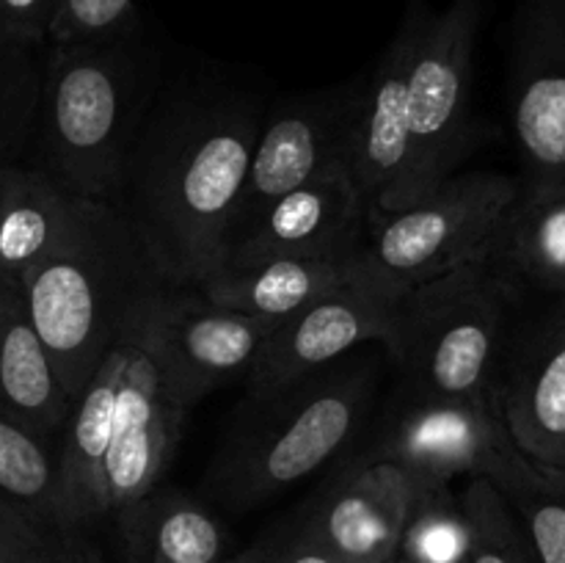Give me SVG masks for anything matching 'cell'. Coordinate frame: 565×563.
<instances>
[{
	"mask_svg": "<svg viewBox=\"0 0 565 563\" xmlns=\"http://www.w3.org/2000/svg\"><path fill=\"white\" fill-rule=\"evenodd\" d=\"M263 116L241 88L163 75L108 204L171 287L213 270Z\"/></svg>",
	"mask_w": 565,
	"mask_h": 563,
	"instance_id": "cell-1",
	"label": "cell"
},
{
	"mask_svg": "<svg viewBox=\"0 0 565 563\" xmlns=\"http://www.w3.org/2000/svg\"><path fill=\"white\" fill-rule=\"evenodd\" d=\"M163 75V55L149 28L119 42L44 44L42 94L25 160L70 196L110 202Z\"/></svg>",
	"mask_w": 565,
	"mask_h": 563,
	"instance_id": "cell-2",
	"label": "cell"
},
{
	"mask_svg": "<svg viewBox=\"0 0 565 563\" xmlns=\"http://www.w3.org/2000/svg\"><path fill=\"white\" fill-rule=\"evenodd\" d=\"M171 287L108 202H83L66 241L22 282L33 331L72 403L103 364L127 320Z\"/></svg>",
	"mask_w": 565,
	"mask_h": 563,
	"instance_id": "cell-3",
	"label": "cell"
},
{
	"mask_svg": "<svg viewBox=\"0 0 565 563\" xmlns=\"http://www.w3.org/2000/svg\"><path fill=\"white\" fill-rule=\"evenodd\" d=\"M370 397V370L337 362L276 395L248 397L204 489L230 508L259 506L334 458L362 425Z\"/></svg>",
	"mask_w": 565,
	"mask_h": 563,
	"instance_id": "cell-4",
	"label": "cell"
},
{
	"mask_svg": "<svg viewBox=\"0 0 565 563\" xmlns=\"http://www.w3.org/2000/svg\"><path fill=\"white\" fill-rule=\"evenodd\" d=\"M524 293L489 259L463 263L397 301L395 340L386 351L406 397L472 401L497 397L502 357Z\"/></svg>",
	"mask_w": 565,
	"mask_h": 563,
	"instance_id": "cell-5",
	"label": "cell"
},
{
	"mask_svg": "<svg viewBox=\"0 0 565 563\" xmlns=\"http://www.w3.org/2000/svg\"><path fill=\"white\" fill-rule=\"evenodd\" d=\"M519 193V177L456 171L406 208L367 215L362 246L348 259V282L397 301L414 287L483 257Z\"/></svg>",
	"mask_w": 565,
	"mask_h": 563,
	"instance_id": "cell-6",
	"label": "cell"
},
{
	"mask_svg": "<svg viewBox=\"0 0 565 563\" xmlns=\"http://www.w3.org/2000/svg\"><path fill=\"white\" fill-rule=\"evenodd\" d=\"M364 456L395 464L412 484H450L467 475L491 480L505 497L563 475L533 461L516 445L497 397H403Z\"/></svg>",
	"mask_w": 565,
	"mask_h": 563,
	"instance_id": "cell-7",
	"label": "cell"
},
{
	"mask_svg": "<svg viewBox=\"0 0 565 563\" xmlns=\"http://www.w3.org/2000/svg\"><path fill=\"white\" fill-rule=\"evenodd\" d=\"M483 25V0H452L430 9L408 72V204L456 174L478 141L472 121L475 44Z\"/></svg>",
	"mask_w": 565,
	"mask_h": 563,
	"instance_id": "cell-8",
	"label": "cell"
},
{
	"mask_svg": "<svg viewBox=\"0 0 565 563\" xmlns=\"http://www.w3.org/2000/svg\"><path fill=\"white\" fill-rule=\"evenodd\" d=\"M169 287L132 315V346L116 401L114 431L99 475V519L158 489L180 445L188 408L177 403L160 357V318Z\"/></svg>",
	"mask_w": 565,
	"mask_h": 563,
	"instance_id": "cell-9",
	"label": "cell"
},
{
	"mask_svg": "<svg viewBox=\"0 0 565 563\" xmlns=\"http://www.w3.org/2000/svg\"><path fill=\"white\" fill-rule=\"evenodd\" d=\"M362 94L364 77L326 92L298 94L265 110L226 230L248 221L285 193L329 174L337 166L351 169Z\"/></svg>",
	"mask_w": 565,
	"mask_h": 563,
	"instance_id": "cell-10",
	"label": "cell"
},
{
	"mask_svg": "<svg viewBox=\"0 0 565 563\" xmlns=\"http://www.w3.org/2000/svg\"><path fill=\"white\" fill-rule=\"evenodd\" d=\"M508 103L522 193L565 188V0H516Z\"/></svg>",
	"mask_w": 565,
	"mask_h": 563,
	"instance_id": "cell-11",
	"label": "cell"
},
{
	"mask_svg": "<svg viewBox=\"0 0 565 563\" xmlns=\"http://www.w3.org/2000/svg\"><path fill=\"white\" fill-rule=\"evenodd\" d=\"M367 230V208L348 166L285 193L243 224L226 230L215 268L274 257L351 259Z\"/></svg>",
	"mask_w": 565,
	"mask_h": 563,
	"instance_id": "cell-12",
	"label": "cell"
},
{
	"mask_svg": "<svg viewBox=\"0 0 565 563\" xmlns=\"http://www.w3.org/2000/svg\"><path fill=\"white\" fill-rule=\"evenodd\" d=\"M397 301L356 282H345L276 320L252 373L246 375L248 397L257 401L276 395L364 342L375 340L390 348L395 340Z\"/></svg>",
	"mask_w": 565,
	"mask_h": 563,
	"instance_id": "cell-13",
	"label": "cell"
},
{
	"mask_svg": "<svg viewBox=\"0 0 565 563\" xmlns=\"http://www.w3.org/2000/svg\"><path fill=\"white\" fill-rule=\"evenodd\" d=\"M497 401L516 445L533 461L565 472V296H544L524 318L516 312Z\"/></svg>",
	"mask_w": 565,
	"mask_h": 563,
	"instance_id": "cell-14",
	"label": "cell"
},
{
	"mask_svg": "<svg viewBox=\"0 0 565 563\" xmlns=\"http://www.w3.org/2000/svg\"><path fill=\"white\" fill-rule=\"evenodd\" d=\"M428 14V0H406V11L390 47L364 77L351 174L367 215L392 213L408 204V72Z\"/></svg>",
	"mask_w": 565,
	"mask_h": 563,
	"instance_id": "cell-15",
	"label": "cell"
},
{
	"mask_svg": "<svg viewBox=\"0 0 565 563\" xmlns=\"http://www.w3.org/2000/svg\"><path fill=\"white\" fill-rule=\"evenodd\" d=\"M276 320L210 304L196 287H169L160 318V357L182 408L235 379H246Z\"/></svg>",
	"mask_w": 565,
	"mask_h": 563,
	"instance_id": "cell-16",
	"label": "cell"
},
{
	"mask_svg": "<svg viewBox=\"0 0 565 563\" xmlns=\"http://www.w3.org/2000/svg\"><path fill=\"white\" fill-rule=\"evenodd\" d=\"M412 491L401 467L362 456L309 508L303 528L342 563H392Z\"/></svg>",
	"mask_w": 565,
	"mask_h": 563,
	"instance_id": "cell-17",
	"label": "cell"
},
{
	"mask_svg": "<svg viewBox=\"0 0 565 563\" xmlns=\"http://www.w3.org/2000/svg\"><path fill=\"white\" fill-rule=\"evenodd\" d=\"M130 346L132 318L75 397L70 417L55 439V522L86 528L99 519V475L110 445Z\"/></svg>",
	"mask_w": 565,
	"mask_h": 563,
	"instance_id": "cell-18",
	"label": "cell"
},
{
	"mask_svg": "<svg viewBox=\"0 0 565 563\" xmlns=\"http://www.w3.org/2000/svg\"><path fill=\"white\" fill-rule=\"evenodd\" d=\"M28 160L0 166V276L22 290L75 226L81 204Z\"/></svg>",
	"mask_w": 565,
	"mask_h": 563,
	"instance_id": "cell-19",
	"label": "cell"
},
{
	"mask_svg": "<svg viewBox=\"0 0 565 563\" xmlns=\"http://www.w3.org/2000/svg\"><path fill=\"white\" fill-rule=\"evenodd\" d=\"M0 406L53 445L72 412L33 331L22 290L0 276Z\"/></svg>",
	"mask_w": 565,
	"mask_h": 563,
	"instance_id": "cell-20",
	"label": "cell"
},
{
	"mask_svg": "<svg viewBox=\"0 0 565 563\" xmlns=\"http://www.w3.org/2000/svg\"><path fill=\"white\" fill-rule=\"evenodd\" d=\"M483 257L524 296H565V188L519 193Z\"/></svg>",
	"mask_w": 565,
	"mask_h": 563,
	"instance_id": "cell-21",
	"label": "cell"
},
{
	"mask_svg": "<svg viewBox=\"0 0 565 563\" xmlns=\"http://www.w3.org/2000/svg\"><path fill=\"white\" fill-rule=\"evenodd\" d=\"M345 282L348 259L274 257L235 268H215L193 287L215 307L281 320Z\"/></svg>",
	"mask_w": 565,
	"mask_h": 563,
	"instance_id": "cell-22",
	"label": "cell"
},
{
	"mask_svg": "<svg viewBox=\"0 0 565 563\" xmlns=\"http://www.w3.org/2000/svg\"><path fill=\"white\" fill-rule=\"evenodd\" d=\"M130 563H221L224 528L193 497L149 491L114 513Z\"/></svg>",
	"mask_w": 565,
	"mask_h": 563,
	"instance_id": "cell-23",
	"label": "cell"
},
{
	"mask_svg": "<svg viewBox=\"0 0 565 563\" xmlns=\"http://www.w3.org/2000/svg\"><path fill=\"white\" fill-rule=\"evenodd\" d=\"M395 563H467L469 519L450 484H412Z\"/></svg>",
	"mask_w": 565,
	"mask_h": 563,
	"instance_id": "cell-24",
	"label": "cell"
},
{
	"mask_svg": "<svg viewBox=\"0 0 565 563\" xmlns=\"http://www.w3.org/2000/svg\"><path fill=\"white\" fill-rule=\"evenodd\" d=\"M44 44L0 33V166L25 160L42 94Z\"/></svg>",
	"mask_w": 565,
	"mask_h": 563,
	"instance_id": "cell-25",
	"label": "cell"
},
{
	"mask_svg": "<svg viewBox=\"0 0 565 563\" xmlns=\"http://www.w3.org/2000/svg\"><path fill=\"white\" fill-rule=\"evenodd\" d=\"M0 497L55 517V450L0 406Z\"/></svg>",
	"mask_w": 565,
	"mask_h": 563,
	"instance_id": "cell-26",
	"label": "cell"
},
{
	"mask_svg": "<svg viewBox=\"0 0 565 563\" xmlns=\"http://www.w3.org/2000/svg\"><path fill=\"white\" fill-rule=\"evenodd\" d=\"M461 506L469 519L467 563H541L508 497L486 478H467Z\"/></svg>",
	"mask_w": 565,
	"mask_h": 563,
	"instance_id": "cell-27",
	"label": "cell"
},
{
	"mask_svg": "<svg viewBox=\"0 0 565 563\" xmlns=\"http://www.w3.org/2000/svg\"><path fill=\"white\" fill-rule=\"evenodd\" d=\"M0 517L9 533L11 563H105L83 528L36 517L0 497Z\"/></svg>",
	"mask_w": 565,
	"mask_h": 563,
	"instance_id": "cell-28",
	"label": "cell"
},
{
	"mask_svg": "<svg viewBox=\"0 0 565 563\" xmlns=\"http://www.w3.org/2000/svg\"><path fill=\"white\" fill-rule=\"evenodd\" d=\"M147 28L136 0H58L47 42L53 47L105 44L141 33Z\"/></svg>",
	"mask_w": 565,
	"mask_h": 563,
	"instance_id": "cell-29",
	"label": "cell"
},
{
	"mask_svg": "<svg viewBox=\"0 0 565 563\" xmlns=\"http://www.w3.org/2000/svg\"><path fill=\"white\" fill-rule=\"evenodd\" d=\"M541 563H565V472L541 486L508 495Z\"/></svg>",
	"mask_w": 565,
	"mask_h": 563,
	"instance_id": "cell-30",
	"label": "cell"
},
{
	"mask_svg": "<svg viewBox=\"0 0 565 563\" xmlns=\"http://www.w3.org/2000/svg\"><path fill=\"white\" fill-rule=\"evenodd\" d=\"M58 0H0V33L31 44L47 42Z\"/></svg>",
	"mask_w": 565,
	"mask_h": 563,
	"instance_id": "cell-31",
	"label": "cell"
},
{
	"mask_svg": "<svg viewBox=\"0 0 565 563\" xmlns=\"http://www.w3.org/2000/svg\"><path fill=\"white\" fill-rule=\"evenodd\" d=\"M274 563H342L326 544H320L307 528H298L285 544H276Z\"/></svg>",
	"mask_w": 565,
	"mask_h": 563,
	"instance_id": "cell-32",
	"label": "cell"
},
{
	"mask_svg": "<svg viewBox=\"0 0 565 563\" xmlns=\"http://www.w3.org/2000/svg\"><path fill=\"white\" fill-rule=\"evenodd\" d=\"M276 561V544H254L248 550L237 552V555L224 557L221 563H274Z\"/></svg>",
	"mask_w": 565,
	"mask_h": 563,
	"instance_id": "cell-33",
	"label": "cell"
},
{
	"mask_svg": "<svg viewBox=\"0 0 565 563\" xmlns=\"http://www.w3.org/2000/svg\"><path fill=\"white\" fill-rule=\"evenodd\" d=\"M0 563H11V550H9V533H6L3 517H0Z\"/></svg>",
	"mask_w": 565,
	"mask_h": 563,
	"instance_id": "cell-34",
	"label": "cell"
},
{
	"mask_svg": "<svg viewBox=\"0 0 565 563\" xmlns=\"http://www.w3.org/2000/svg\"><path fill=\"white\" fill-rule=\"evenodd\" d=\"M392 563H395V561H392Z\"/></svg>",
	"mask_w": 565,
	"mask_h": 563,
	"instance_id": "cell-35",
	"label": "cell"
}]
</instances>
